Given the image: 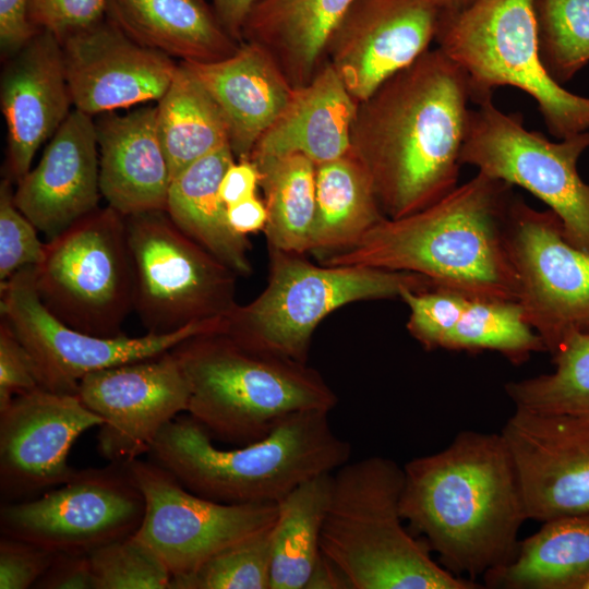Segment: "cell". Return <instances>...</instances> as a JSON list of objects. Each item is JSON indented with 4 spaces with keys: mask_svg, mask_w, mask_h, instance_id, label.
Instances as JSON below:
<instances>
[{
    "mask_svg": "<svg viewBox=\"0 0 589 589\" xmlns=\"http://www.w3.org/2000/svg\"><path fill=\"white\" fill-rule=\"evenodd\" d=\"M470 101L466 72L437 47L358 103L350 151L385 217L419 212L458 185Z\"/></svg>",
    "mask_w": 589,
    "mask_h": 589,
    "instance_id": "1",
    "label": "cell"
},
{
    "mask_svg": "<svg viewBox=\"0 0 589 589\" xmlns=\"http://www.w3.org/2000/svg\"><path fill=\"white\" fill-rule=\"evenodd\" d=\"M404 471L401 515L444 568L474 580L514 558L528 517L501 433L459 432L447 447L408 461Z\"/></svg>",
    "mask_w": 589,
    "mask_h": 589,
    "instance_id": "2",
    "label": "cell"
},
{
    "mask_svg": "<svg viewBox=\"0 0 589 589\" xmlns=\"http://www.w3.org/2000/svg\"><path fill=\"white\" fill-rule=\"evenodd\" d=\"M514 199L510 184L477 172L432 205L400 218L384 217L354 244L318 260L412 272L434 288L517 301L518 277L507 241Z\"/></svg>",
    "mask_w": 589,
    "mask_h": 589,
    "instance_id": "3",
    "label": "cell"
},
{
    "mask_svg": "<svg viewBox=\"0 0 589 589\" xmlns=\"http://www.w3.org/2000/svg\"><path fill=\"white\" fill-rule=\"evenodd\" d=\"M328 414L294 413L266 436L232 449L214 445L189 414L178 416L147 455L202 497L225 504H277L304 481L334 472L349 460L350 444L334 432Z\"/></svg>",
    "mask_w": 589,
    "mask_h": 589,
    "instance_id": "4",
    "label": "cell"
},
{
    "mask_svg": "<svg viewBox=\"0 0 589 589\" xmlns=\"http://www.w3.org/2000/svg\"><path fill=\"white\" fill-rule=\"evenodd\" d=\"M404 467L371 456L333 472L321 552L351 589H478L431 556L425 541L404 526L400 502Z\"/></svg>",
    "mask_w": 589,
    "mask_h": 589,
    "instance_id": "5",
    "label": "cell"
},
{
    "mask_svg": "<svg viewBox=\"0 0 589 589\" xmlns=\"http://www.w3.org/2000/svg\"><path fill=\"white\" fill-rule=\"evenodd\" d=\"M171 351L189 385L188 414L221 442H255L289 416L330 412L338 402L306 362L244 347L221 333L193 336Z\"/></svg>",
    "mask_w": 589,
    "mask_h": 589,
    "instance_id": "6",
    "label": "cell"
},
{
    "mask_svg": "<svg viewBox=\"0 0 589 589\" xmlns=\"http://www.w3.org/2000/svg\"><path fill=\"white\" fill-rule=\"evenodd\" d=\"M303 255L268 247L265 289L250 303L237 304L219 333L244 347L306 362L315 328L340 306L434 288L417 273L315 265Z\"/></svg>",
    "mask_w": 589,
    "mask_h": 589,
    "instance_id": "7",
    "label": "cell"
},
{
    "mask_svg": "<svg viewBox=\"0 0 589 589\" xmlns=\"http://www.w3.org/2000/svg\"><path fill=\"white\" fill-rule=\"evenodd\" d=\"M435 41L466 72L476 104L512 86L536 101L554 137L589 131V97L555 82L540 61L533 0H474L442 12Z\"/></svg>",
    "mask_w": 589,
    "mask_h": 589,
    "instance_id": "8",
    "label": "cell"
},
{
    "mask_svg": "<svg viewBox=\"0 0 589 589\" xmlns=\"http://www.w3.org/2000/svg\"><path fill=\"white\" fill-rule=\"evenodd\" d=\"M34 281L43 304L68 326L98 337L122 336L134 301L124 216L98 207L48 240Z\"/></svg>",
    "mask_w": 589,
    "mask_h": 589,
    "instance_id": "9",
    "label": "cell"
},
{
    "mask_svg": "<svg viewBox=\"0 0 589 589\" xmlns=\"http://www.w3.org/2000/svg\"><path fill=\"white\" fill-rule=\"evenodd\" d=\"M588 148L589 131L552 141L489 97L469 111L460 163L531 193L560 217L565 238L589 252V183L578 171Z\"/></svg>",
    "mask_w": 589,
    "mask_h": 589,
    "instance_id": "10",
    "label": "cell"
},
{
    "mask_svg": "<svg viewBox=\"0 0 589 589\" xmlns=\"http://www.w3.org/2000/svg\"><path fill=\"white\" fill-rule=\"evenodd\" d=\"M135 310L147 333L225 320L237 306L228 266L181 231L166 211L127 216Z\"/></svg>",
    "mask_w": 589,
    "mask_h": 589,
    "instance_id": "11",
    "label": "cell"
},
{
    "mask_svg": "<svg viewBox=\"0 0 589 589\" xmlns=\"http://www.w3.org/2000/svg\"><path fill=\"white\" fill-rule=\"evenodd\" d=\"M1 318L31 353L44 389L76 395L81 380L95 371L140 361L171 350L196 335L218 333L224 320L191 324L175 333L106 338L74 329L57 318L35 288L34 266L1 283Z\"/></svg>",
    "mask_w": 589,
    "mask_h": 589,
    "instance_id": "12",
    "label": "cell"
},
{
    "mask_svg": "<svg viewBox=\"0 0 589 589\" xmlns=\"http://www.w3.org/2000/svg\"><path fill=\"white\" fill-rule=\"evenodd\" d=\"M145 514V498L127 462L79 470L40 496L2 503L1 534L53 552H83L132 534Z\"/></svg>",
    "mask_w": 589,
    "mask_h": 589,
    "instance_id": "13",
    "label": "cell"
},
{
    "mask_svg": "<svg viewBox=\"0 0 589 589\" xmlns=\"http://www.w3.org/2000/svg\"><path fill=\"white\" fill-rule=\"evenodd\" d=\"M507 241L517 302L545 351L552 354L574 332H589V252L565 238L560 217L515 196Z\"/></svg>",
    "mask_w": 589,
    "mask_h": 589,
    "instance_id": "14",
    "label": "cell"
},
{
    "mask_svg": "<svg viewBox=\"0 0 589 589\" xmlns=\"http://www.w3.org/2000/svg\"><path fill=\"white\" fill-rule=\"evenodd\" d=\"M145 498L134 534L175 577L196 570L214 554L275 521L277 504H225L184 488L155 461L127 462Z\"/></svg>",
    "mask_w": 589,
    "mask_h": 589,
    "instance_id": "15",
    "label": "cell"
},
{
    "mask_svg": "<svg viewBox=\"0 0 589 589\" xmlns=\"http://www.w3.org/2000/svg\"><path fill=\"white\" fill-rule=\"evenodd\" d=\"M76 395L103 419L99 455L130 462L148 454L160 431L188 411L189 385L171 350L85 375Z\"/></svg>",
    "mask_w": 589,
    "mask_h": 589,
    "instance_id": "16",
    "label": "cell"
},
{
    "mask_svg": "<svg viewBox=\"0 0 589 589\" xmlns=\"http://www.w3.org/2000/svg\"><path fill=\"white\" fill-rule=\"evenodd\" d=\"M103 422L74 394L40 388L14 397L0 411L1 502L33 500L74 478L72 445Z\"/></svg>",
    "mask_w": 589,
    "mask_h": 589,
    "instance_id": "17",
    "label": "cell"
},
{
    "mask_svg": "<svg viewBox=\"0 0 589 589\" xmlns=\"http://www.w3.org/2000/svg\"><path fill=\"white\" fill-rule=\"evenodd\" d=\"M441 15L433 0H354L334 27L324 60L363 101L430 49Z\"/></svg>",
    "mask_w": 589,
    "mask_h": 589,
    "instance_id": "18",
    "label": "cell"
},
{
    "mask_svg": "<svg viewBox=\"0 0 589 589\" xmlns=\"http://www.w3.org/2000/svg\"><path fill=\"white\" fill-rule=\"evenodd\" d=\"M501 434L515 464L528 519L589 510V422L516 409Z\"/></svg>",
    "mask_w": 589,
    "mask_h": 589,
    "instance_id": "19",
    "label": "cell"
},
{
    "mask_svg": "<svg viewBox=\"0 0 589 589\" xmlns=\"http://www.w3.org/2000/svg\"><path fill=\"white\" fill-rule=\"evenodd\" d=\"M61 47L73 107L89 116L159 100L178 67L132 39L107 15Z\"/></svg>",
    "mask_w": 589,
    "mask_h": 589,
    "instance_id": "20",
    "label": "cell"
},
{
    "mask_svg": "<svg viewBox=\"0 0 589 589\" xmlns=\"http://www.w3.org/2000/svg\"><path fill=\"white\" fill-rule=\"evenodd\" d=\"M0 104L8 132L7 178L17 183L72 111L62 47L51 33L37 32L10 57L1 75Z\"/></svg>",
    "mask_w": 589,
    "mask_h": 589,
    "instance_id": "21",
    "label": "cell"
},
{
    "mask_svg": "<svg viewBox=\"0 0 589 589\" xmlns=\"http://www.w3.org/2000/svg\"><path fill=\"white\" fill-rule=\"evenodd\" d=\"M100 195L96 124L73 109L38 164L17 182L13 200L50 240L98 208Z\"/></svg>",
    "mask_w": 589,
    "mask_h": 589,
    "instance_id": "22",
    "label": "cell"
},
{
    "mask_svg": "<svg viewBox=\"0 0 589 589\" xmlns=\"http://www.w3.org/2000/svg\"><path fill=\"white\" fill-rule=\"evenodd\" d=\"M99 189L122 216L166 211L171 183L157 131V107L108 112L96 123Z\"/></svg>",
    "mask_w": 589,
    "mask_h": 589,
    "instance_id": "23",
    "label": "cell"
},
{
    "mask_svg": "<svg viewBox=\"0 0 589 589\" xmlns=\"http://www.w3.org/2000/svg\"><path fill=\"white\" fill-rule=\"evenodd\" d=\"M182 63L221 111L236 160L249 159L293 89L276 62L259 45L243 41L233 55L223 60Z\"/></svg>",
    "mask_w": 589,
    "mask_h": 589,
    "instance_id": "24",
    "label": "cell"
},
{
    "mask_svg": "<svg viewBox=\"0 0 589 589\" xmlns=\"http://www.w3.org/2000/svg\"><path fill=\"white\" fill-rule=\"evenodd\" d=\"M357 108L334 67L324 60L309 83L292 89L249 159L301 154L317 166L339 158L350 151Z\"/></svg>",
    "mask_w": 589,
    "mask_h": 589,
    "instance_id": "25",
    "label": "cell"
},
{
    "mask_svg": "<svg viewBox=\"0 0 589 589\" xmlns=\"http://www.w3.org/2000/svg\"><path fill=\"white\" fill-rule=\"evenodd\" d=\"M107 16L139 44L182 62H215L237 43L205 0H107Z\"/></svg>",
    "mask_w": 589,
    "mask_h": 589,
    "instance_id": "26",
    "label": "cell"
},
{
    "mask_svg": "<svg viewBox=\"0 0 589 589\" xmlns=\"http://www.w3.org/2000/svg\"><path fill=\"white\" fill-rule=\"evenodd\" d=\"M354 0H260L242 43L262 47L292 88L305 85L324 62L327 40Z\"/></svg>",
    "mask_w": 589,
    "mask_h": 589,
    "instance_id": "27",
    "label": "cell"
},
{
    "mask_svg": "<svg viewBox=\"0 0 589 589\" xmlns=\"http://www.w3.org/2000/svg\"><path fill=\"white\" fill-rule=\"evenodd\" d=\"M236 161L229 144L196 160L169 187L166 212L176 226L238 276L253 267L247 236L236 232L220 196V182Z\"/></svg>",
    "mask_w": 589,
    "mask_h": 589,
    "instance_id": "28",
    "label": "cell"
},
{
    "mask_svg": "<svg viewBox=\"0 0 589 589\" xmlns=\"http://www.w3.org/2000/svg\"><path fill=\"white\" fill-rule=\"evenodd\" d=\"M501 589H584L589 580V510L542 522L514 558L483 575Z\"/></svg>",
    "mask_w": 589,
    "mask_h": 589,
    "instance_id": "29",
    "label": "cell"
},
{
    "mask_svg": "<svg viewBox=\"0 0 589 589\" xmlns=\"http://www.w3.org/2000/svg\"><path fill=\"white\" fill-rule=\"evenodd\" d=\"M384 217L370 176L351 151L316 166L310 253L320 259L349 248Z\"/></svg>",
    "mask_w": 589,
    "mask_h": 589,
    "instance_id": "30",
    "label": "cell"
},
{
    "mask_svg": "<svg viewBox=\"0 0 589 589\" xmlns=\"http://www.w3.org/2000/svg\"><path fill=\"white\" fill-rule=\"evenodd\" d=\"M156 107L158 136L171 181L196 160L229 144L221 111L184 63H178Z\"/></svg>",
    "mask_w": 589,
    "mask_h": 589,
    "instance_id": "31",
    "label": "cell"
},
{
    "mask_svg": "<svg viewBox=\"0 0 589 589\" xmlns=\"http://www.w3.org/2000/svg\"><path fill=\"white\" fill-rule=\"evenodd\" d=\"M333 472L311 478L277 503L272 528L271 589H305L321 555Z\"/></svg>",
    "mask_w": 589,
    "mask_h": 589,
    "instance_id": "32",
    "label": "cell"
},
{
    "mask_svg": "<svg viewBox=\"0 0 589 589\" xmlns=\"http://www.w3.org/2000/svg\"><path fill=\"white\" fill-rule=\"evenodd\" d=\"M260 173L267 245L305 254L315 214L316 165L301 154L251 160Z\"/></svg>",
    "mask_w": 589,
    "mask_h": 589,
    "instance_id": "33",
    "label": "cell"
},
{
    "mask_svg": "<svg viewBox=\"0 0 589 589\" xmlns=\"http://www.w3.org/2000/svg\"><path fill=\"white\" fill-rule=\"evenodd\" d=\"M551 357V373L505 384L507 396L516 409L589 422V332L569 334Z\"/></svg>",
    "mask_w": 589,
    "mask_h": 589,
    "instance_id": "34",
    "label": "cell"
},
{
    "mask_svg": "<svg viewBox=\"0 0 589 589\" xmlns=\"http://www.w3.org/2000/svg\"><path fill=\"white\" fill-rule=\"evenodd\" d=\"M445 350L496 351L513 364L545 351L517 301L468 297L445 342Z\"/></svg>",
    "mask_w": 589,
    "mask_h": 589,
    "instance_id": "35",
    "label": "cell"
},
{
    "mask_svg": "<svg viewBox=\"0 0 589 589\" xmlns=\"http://www.w3.org/2000/svg\"><path fill=\"white\" fill-rule=\"evenodd\" d=\"M540 61L558 84L589 63V0H533Z\"/></svg>",
    "mask_w": 589,
    "mask_h": 589,
    "instance_id": "36",
    "label": "cell"
},
{
    "mask_svg": "<svg viewBox=\"0 0 589 589\" xmlns=\"http://www.w3.org/2000/svg\"><path fill=\"white\" fill-rule=\"evenodd\" d=\"M273 524L220 550L193 573L172 578L170 589H271Z\"/></svg>",
    "mask_w": 589,
    "mask_h": 589,
    "instance_id": "37",
    "label": "cell"
},
{
    "mask_svg": "<svg viewBox=\"0 0 589 589\" xmlns=\"http://www.w3.org/2000/svg\"><path fill=\"white\" fill-rule=\"evenodd\" d=\"M95 589H170L172 575L134 533L88 552Z\"/></svg>",
    "mask_w": 589,
    "mask_h": 589,
    "instance_id": "38",
    "label": "cell"
},
{
    "mask_svg": "<svg viewBox=\"0 0 589 589\" xmlns=\"http://www.w3.org/2000/svg\"><path fill=\"white\" fill-rule=\"evenodd\" d=\"M468 297L442 288L404 290L399 298L409 309L407 330L424 349H444Z\"/></svg>",
    "mask_w": 589,
    "mask_h": 589,
    "instance_id": "39",
    "label": "cell"
},
{
    "mask_svg": "<svg viewBox=\"0 0 589 589\" xmlns=\"http://www.w3.org/2000/svg\"><path fill=\"white\" fill-rule=\"evenodd\" d=\"M12 181L0 184V281H7L24 267L36 266L44 256L45 243L37 228L16 207Z\"/></svg>",
    "mask_w": 589,
    "mask_h": 589,
    "instance_id": "40",
    "label": "cell"
},
{
    "mask_svg": "<svg viewBox=\"0 0 589 589\" xmlns=\"http://www.w3.org/2000/svg\"><path fill=\"white\" fill-rule=\"evenodd\" d=\"M107 15V0H29L34 28L51 33L60 44Z\"/></svg>",
    "mask_w": 589,
    "mask_h": 589,
    "instance_id": "41",
    "label": "cell"
},
{
    "mask_svg": "<svg viewBox=\"0 0 589 589\" xmlns=\"http://www.w3.org/2000/svg\"><path fill=\"white\" fill-rule=\"evenodd\" d=\"M43 388L35 362L5 320L0 323V411L14 397Z\"/></svg>",
    "mask_w": 589,
    "mask_h": 589,
    "instance_id": "42",
    "label": "cell"
},
{
    "mask_svg": "<svg viewBox=\"0 0 589 589\" xmlns=\"http://www.w3.org/2000/svg\"><path fill=\"white\" fill-rule=\"evenodd\" d=\"M56 554L35 543L1 534L0 589L34 588Z\"/></svg>",
    "mask_w": 589,
    "mask_h": 589,
    "instance_id": "43",
    "label": "cell"
},
{
    "mask_svg": "<svg viewBox=\"0 0 589 589\" xmlns=\"http://www.w3.org/2000/svg\"><path fill=\"white\" fill-rule=\"evenodd\" d=\"M34 588L95 589L88 553L57 552L50 566L38 579Z\"/></svg>",
    "mask_w": 589,
    "mask_h": 589,
    "instance_id": "44",
    "label": "cell"
},
{
    "mask_svg": "<svg viewBox=\"0 0 589 589\" xmlns=\"http://www.w3.org/2000/svg\"><path fill=\"white\" fill-rule=\"evenodd\" d=\"M29 0H0V47L2 57H12L36 33L28 17Z\"/></svg>",
    "mask_w": 589,
    "mask_h": 589,
    "instance_id": "45",
    "label": "cell"
},
{
    "mask_svg": "<svg viewBox=\"0 0 589 589\" xmlns=\"http://www.w3.org/2000/svg\"><path fill=\"white\" fill-rule=\"evenodd\" d=\"M260 173L250 159L236 160L220 182V196L227 207L256 195Z\"/></svg>",
    "mask_w": 589,
    "mask_h": 589,
    "instance_id": "46",
    "label": "cell"
},
{
    "mask_svg": "<svg viewBox=\"0 0 589 589\" xmlns=\"http://www.w3.org/2000/svg\"><path fill=\"white\" fill-rule=\"evenodd\" d=\"M231 228L243 236L264 230L267 211L264 201L256 195L227 207Z\"/></svg>",
    "mask_w": 589,
    "mask_h": 589,
    "instance_id": "47",
    "label": "cell"
},
{
    "mask_svg": "<svg viewBox=\"0 0 589 589\" xmlns=\"http://www.w3.org/2000/svg\"><path fill=\"white\" fill-rule=\"evenodd\" d=\"M260 0H212V8L226 32L242 44L244 23Z\"/></svg>",
    "mask_w": 589,
    "mask_h": 589,
    "instance_id": "48",
    "label": "cell"
},
{
    "mask_svg": "<svg viewBox=\"0 0 589 589\" xmlns=\"http://www.w3.org/2000/svg\"><path fill=\"white\" fill-rule=\"evenodd\" d=\"M350 588L342 573L322 552L305 589Z\"/></svg>",
    "mask_w": 589,
    "mask_h": 589,
    "instance_id": "49",
    "label": "cell"
},
{
    "mask_svg": "<svg viewBox=\"0 0 589 589\" xmlns=\"http://www.w3.org/2000/svg\"><path fill=\"white\" fill-rule=\"evenodd\" d=\"M474 0H433L442 12H455L470 5Z\"/></svg>",
    "mask_w": 589,
    "mask_h": 589,
    "instance_id": "50",
    "label": "cell"
},
{
    "mask_svg": "<svg viewBox=\"0 0 589 589\" xmlns=\"http://www.w3.org/2000/svg\"><path fill=\"white\" fill-rule=\"evenodd\" d=\"M584 589H589V580L586 582V585L584 586Z\"/></svg>",
    "mask_w": 589,
    "mask_h": 589,
    "instance_id": "51",
    "label": "cell"
}]
</instances>
